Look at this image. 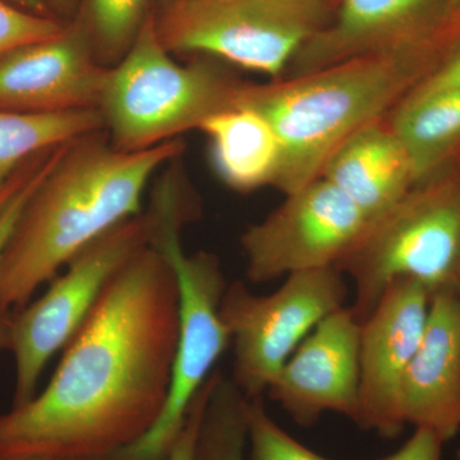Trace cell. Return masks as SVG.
<instances>
[{
    "instance_id": "obj_28",
    "label": "cell",
    "mask_w": 460,
    "mask_h": 460,
    "mask_svg": "<svg viewBox=\"0 0 460 460\" xmlns=\"http://www.w3.org/2000/svg\"><path fill=\"white\" fill-rule=\"evenodd\" d=\"M30 172H27V174H14L13 177L7 181V184L0 189V213H2L5 205L8 204L9 199L13 198L14 193H16L17 190H20V187L25 183Z\"/></svg>"
},
{
    "instance_id": "obj_16",
    "label": "cell",
    "mask_w": 460,
    "mask_h": 460,
    "mask_svg": "<svg viewBox=\"0 0 460 460\" xmlns=\"http://www.w3.org/2000/svg\"><path fill=\"white\" fill-rule=\"evenodd\" d=\"M321 178L358 206L371 223L417 184L411 157L386 118L344 141L323 165Z\"/></svg>"
},
{
    "instance_id": "obj_5",
    "label": "cell",
    "mask_w": 460,
    "mask_h": 460,
    "mask_svg": "<svg viewBox=\"0 0 460 460\" xmlns=\"http://www.w3.org/2000/svg\"><path fill=\"white\" fill-rule=\"evenodd\" d=\"M246 84L214 58L172 60L150 11L132 47L109 71L99 111L115 148L147 150L238 108Z\"/></svg>"
},
{
    "instance_id": "obj_21",
    "label": "cell",
    "mask_w": 460,
    "mask_h": 460,
    "mask_svg": "<svg viewBox=\"0 0 460 460\" xmlns=\"http://www.w3.org/2000/svg\"><path fill=\"white\" fill-rule=\"evenodd\" d=\"M262 399H248V460H332L308 449L281 429L266 411Z\"/></svg>"
},
{
    "instance_id": "obj_36",
    "label": "cell",
    "mask_w": 460,
    "mask_h": 460,
    "mask_svg": "<svg viewBox=\"0 0 460 460\" xmlns=\"http://www.w3.org/2000/svg\"><path fill=\"white\" fill-rule=\"evenodd\" d=\"M459 292H460V290H459Z\"/></svg>"
},
{
    "instance_id": "obj_17",
    "label": "cell",
    "mask_w": 460,
    "mask_h": 460,
    "mask_svg": "<svg viewBox=\"0 0 460 460\" xmlns=\"http://www.w3.org/2000/svg\"><path fill=\"white\" fill-rule=\"evenodd\" d=\"M199 131L210 146L211 164L224 184L241 193L274 186L281 166V145L269 120L238 107L215 114Z\"/></svg>"
},
{
    "instance_id": "obj_26",
    "label": "cell",
    "mask_w": 460,
    "mask_h": 460,
    "mask_svg": "<svg viewBox=\"0 0 460 460\" xmlns=\"http://www.w3.org/2000/svg\"><path fill=\"white\" fill-rule=\"evenodd\" d=\"M443 438L428 429H416L396 452L376 460H441Z\"/></svg>"
},
{
    "instance_id": "obj_10",
    "label": "cell",
    "mask_w": 460,
    "mask_h": 460,
    "mask_svg": "<svg viewBox=\"0 0 460 460\" xmlns=\"http://www.w3.org/2000/svg\"><path fill=\"white\" fill-rule=\"evenodd\" d=\"M370 224L343 192L317 178L244 230L241 248L247 279L269 283L296 272L337 268Z\"/></svg>"
},
{
    "instance_id": "obj_3",
    "label": "cell",
    "mask_w": 460,
    "mask_h": 460,
    "mask_svg": "<svg viewBox=\"0 0 460 460\" xmlns=\"http://www.w3.org/2000/svg\"><path fill=\"white\" fill-rule=\"evenodd\" d=\"M420 48L353 58L296 77L247 84L238 107L259 111L281 145L274 187L284 195L321 177L344 141L387 118L422 80Z\"/></svg>"
},
{
    "instance_id": "obj_27",
    "label": "cell",
    "mask_w": 460,
    "mask_h": 460,
    "mask_svg": "<svg viewBox=\"0 0 460 460\" xmlns=\"http://www.w3.org/2000/svg\"><path fill=\"white\" fill-rule=\"evenodd\" d=\"M54 16L68 17L72 20L77 14L80 0H45Z\"/></svg>"
},
{
    "instance_id": "obj_13",
    "label": "cell",
    "mask_w": 460,
    "mask_h": 460,
    "mask_svg": "<svg viewBox=\"0 0 460 460\" xmlns=\"http://www.w3.org/2000/svg\"><path fill=\"white\" fill-rule=\"evenodd\" d=\"M361 323L350 305L330 314L298 345L268 394L296 425L311 428L325 413L354 420L358 410Z\"/></svg>"
},
{
    "instance_id": "obj_31",
    "label": "cell",
    "mask_w": 460,
    "mask_h": 460,
    "mask_svg": "<svg viewBox=\"0 0 460 460\" xmlns=\"http://www.w3.org/2000/svg\"><path fill=\"white\" fill-rule=\"evenodd\" d=\"M196 460H241L238 458H234V456H199Z\"/></svg>"
},
{
    "instance_id": "obj_19",
    "label": "cell",
    "mask_w": 460,
    "mask_h": 460,
    "mask_svg": "<svg viewBox=\"0 0 460 460\" xmlns=\"http://www.w3.org/2000/svg\"><path fill=\"white\" fill-rule=\"evenodd\" d=\"M102 129H105L104 120L99 109L62 113L0 111V189L16 174L27 157Z\"/></svg>"
},
{
    "instance_id": "obj_8",
    "label": "cell",
    "mask_w": 460,
    "mask_h": 460,
    "mask_svg": "<svg viewBox=\"0 0 460 460\" xmlns=\"http://www.w3.org/2000/svg\"><path fill=\"white\" fill-rule=\"evenodd\" d=\"M348 288L338 268L296 272L271 295L246 284L226 287L220 314L233 345L232 381L247 399L263 398L298 345L330 314L347 305Z\"/></svg>"
},
{
    "instance_id": "obj_4",
    "label": "cell",
    "mask_w": 460,
    "mask_h": 460,
    "mask_svg": "<svg viewBox=\"0 0 460 460\" xmlns=\"http://www.w3.org/2000/svg\"><path fill=\"white\" fill-rule=\"evenodd\" d=\"M147 210L153 217L151 246L174 272L178 288V339L171 389L164 410L141 440L114 460H163L177 440L193 399L228 349L230 334L220 314L226 283L214 253H187L181 232L195 217V202L181 164L171 163L157 181Z\"/></svg>"
},
{
    "instance_id": "obj_9",
    "label": "cell",
    "mask_w": 460,
    "mask_h": 460,
    "mask_svg": "<svg viewBox=\"0 0 460 460\" xmlns=\"http://www.w3.org/2000/svg\"><path fill=\"white\" fill-rule=\"evenodd\" d=\"M153 217L144 210L84 247L45 295L13 316L9 350L16 362L13 405L31 401L45 366L66 348L124 263L150 243Z\"/></svg>"
},
{
    "instance_id": "obj_29",
    "label": "cell",
    "mask_w": 460,
    "mask_h": 460,
    "mask_svg": "<svg viewBox=\"0 0 460 460\" xmlns=\"http://www.w3.org/2000/svg\"><path fill=\"white\" fill-rule=\"evenodd\" d=\"M5 2L11 3L18 8L25 9L27 12H31V13L56 17L45 0H5Z\"/></svg>"
},
{
    "instance_id": "obj_34",
    "label": "cell",
    "mask_w": 460,
    "mask_h": 460,
    "mask_svg": "<svg viewBox=\"0 0 460 460\" xmlns=\"http://www.w3.org/2000/svg\"><path fill=\"white\" fill-rule=\"evenodd\" d=\"M456 460H460V447H459L458 453H456Z\"/></svg>"
},
{
    "instance_id": "obj_14",
    "label": "cell",
    "mask_w": 460,
    "mask_h": 460,
    "mask_svg": "<svg viewBox=\"0 0 460 460\" xmlns=\"http://www.w3.org/2000/svg\"><path fill=\"white\" fill-rule=\"evenodd\" d=\"M399 414L404 426L452 440L460 431V292L431 295L422 341L402 377Z\"/></svg>"
},
{
    "instance_id": "obj_22",
    "label": "cell",
    "mask_w": 460,
    "mask_h": 460,
    "mask_svg": "<svg viewBox=\"0 0 460 460\" xmlns=\"http://www.w3.org/2000/svg\"><path fill=\"white\" fill-rule=\"evenodd\" d=\"M60 18L40 16L0 0V56L22 45L45 40L65 29Z\"/></svg>"
},
{
    "instance_id": "obj_33",
    "label": "cell",
    "mask_w": 460,
    "mask_h": 460,
    "mask_svg": "<svg viewBox=\"0 0 460 460\" xmlns=\"http://www.w3.org/2000/svg\"><path fill=\"white\" fill-rule=\"evenodd\" d=\"M2 460H51V459H44V458H11V459H2Z\"/></svg>"
},
{
    "instance_id": "obj_20",
    "label": "cell",
    "mask_w": 460,
    "mask_h": 460,
    "mask_svg": "<svg viewBox=\"0 0 460 460\" xmlns=\"http://www.w3.org/2000/svg\"><path fill=\"white\" fill-rule=\"evenodd\" d=\"M148 0H84L75 16L84 21L95 56L113 66L132 47L148 14Z\"/></svg>"
},
{
    "instance_id": "obj_11",
    "label": "cell",
    "mask_w": 460,
    "mask_h": 460,
    "mask_svg": "<svg viewBox=\"0 0 460 460\" xmlns=\"http://www.w3.org/2000/svg\"><path fill=\"white\" fill-rule=\"evenodd\" d=\"M431 293L420 281H392L361 323L358 410L353 422L394 438L404 429L399 394L405 371L422 341Z\"/></svg>"
},
{
    "instance_id": "obj_15",
    "label": "cell",
    "mask_w": 460,
    "mask_h": 460,
    "mask_svg": "<svg viewBox=\"0 0 460 460\" xmlns=\"http://www.w3.org/2000/svg\"><path fill=\"white\" fill-rule=\"evenodd\" d=\"M444 0H341L337 17L307 42L281 78L353 58L420 48L423 27Z\"/></svg>"
},
{
    "instance_id": "obj_1",
    "label": "cell",
    "mask_w": 460,
    "mask_h": 460,
    "mask_svg": "<svg viewBox=\"0 0 460 460\" xmlns=\"http://www.w3.org/2000/svg\"><path fill=\"white\" fill-rule=\"evenodd\" d=\"M178 339V288L165 257L138 251L66 345L49 384L0 413V460L114 458L164 410Z\"/></svg>"
},
{
    "instance_id": "obj_23",
    "label": "cell",
    "mask_w": 460,
    "mask_h": 460,
    "mask_svg": "<svg viewBox=\"0 0 460 460\" xmlns=\"http://www.w3.org/2000/svg\"><path fill=\"white\" fill-rule=\"evenodd\" d=\"M217 372L219 371H214V374L208 378L205 385L193 399L183 428L172 445L171 452L163 460H196L199 429H201L202 420H204L208 399H210L211 392L217 383Z\"/></svg>"
},
{
    "instance_id": "obj_30",
    "label": "cell",
    "mask_w": 460,
    "mask_h": 460,
    "mask_svg": "<svg viewBox=\"0 0 460 460\" xmlns=\"http://www.w3.org/2000/svg\"><path fill=\"white\" fill-rule=\"evenodd\" d=\"M13 316L14 314H12V311L0 308V350L9 349Z\"/></svg>"
},
{
    "instance_id": "obj_25",
    "label": "cell",
    "mask_w": 460,
    "mask_h": 460,
    "mask_svg": "<svg viewBox=\"0 0 460 460\" xmlns=\"http://www.w3.org/2000/svg\"><path fill=\"white\" fill-rule=\"evenodd\" d=\"M452 90H460V45L405 96H425Z\"/></svg>"
},
{
    "instance_id": "obj_35",
    "label": "cell",
    "mask_w": 460,
    "mask_h": 460,
    "mask_svg": "<svg viewBox=\"0 0 460 460\" xmlns=\"http://www.w3.org/2000/svg\"><path fill=\"white\" fill-rule=\"evenodd\" d=\"M90 460H114V459L109 458V459H90Z\"/></svg>"
},
{
    "instance_id": "obj_2",
    "label": "cell",
    "mask_w": 460,
    "mask_h": 460,
    "mask_svg": "<svg viewBox=\"0 0 460 460\" xmlns=\"http://www.w3.org/2000/svg\"><path fill=\"white\" fill-rule=\"evenodd\" d=\"M183 153L181 138L147 150H118L105 129L60 146L0 262V308L22 310L84 247L141 214L148 181Z\"/></svg>"
},
{
    "instance_id": "obj_12",
    "label": "cell",
    "mask_w": 460,
    "mask_h": 460,
    "mask_svg": "<svg viewBox=\"0 0 460 460\" xmlns=\"http://www.w3.org/2000/svg\"><path fill=\"white\" fill-rule=\"evenodd\" d=\"M111 68L99 62L84 21L75 16L57 35L0 56V111L99 109Z\"/></svg>"
},
{
    "instance_id": "obj_24",
    "label": "cell",
    "mask_w": 460,
    "mask_h": 460,
    "mask_svg": "<svg viewBox=\"0 0 460 460\" xmlns=\"http://www.w3.org/2000/svg\"><path fill=\"white\" fill-rule=\"evenodd\" d=\"M58 151H59V147L51 150L47 157L42 160L41 164H39L38 168L33 169L30 172L25 183L14 193L13 198L9 199L8 204L5 205V208L0 213V262H2L9 239H11L14 229H16L18 220H20L21 215H22L27 201L31 198L35 190L38 189L41 181L44 180L47 172H49L58 155Z\"/></svg>"
},
{
    "instance_id": "obj_6",
    "label": "cell",
    "mask_w": 460,
    "mask_h": 460,
    "mask_svg": "<svg viewBox=\"0 0 460 460\" xmlns=\"http://www.w3.org/2000/svg\"><path fill=\"white\" fill-rule=\"evenodd\" d=\"M337 268L353 284L359 323L392 281L410 278L431 295L460 290V181H420L374 220Z\"/></svg>"
},
{
    "instance_id": "obj_18",
    "label": "cell",
    "mask_w": 460,
    "mask_h": 460,
    "mask_svg": "<svg viewBox=\"0 0 460 460\" xmlns=\"http://www.w3.org/2000/svg\"><path fill=\"white\" fill-rule=\"evenodd\" d=\"M386 119L411 157L417 184L428 181L460 142V90L405 96Z\"/></svg>"
},
{
    "instance_id": "obj_7",
    "label": "cell",
    "mask_w": 460,
    "mask_h": 460,
    "mask_svg": "<svg viewBox=\"0 0 460 460\" xmlns=\"http://www.w3.org/2000/svg\"><path fill=\"white\" fill-rule=\"evenodd\" d=\"M332 0H163L153 12L172 54L210 57L279 80L329 25Z\"/></svg>"
},
{
    "instance_id": "obj_32",
    "label": "cell",
    "mask_w": 460,
    "mask_h": 460,
    "mask_svg": "<svg viewBox=\"0 0 460 460\" xmlns=\"http://www.w3.org/2000/svg\"><path fill=\"white\" fill-rule=\"evenodd\" d=\"M450 7H452L453 12L460 14V0H450Z\"/></svg>"
}]
</instances>
